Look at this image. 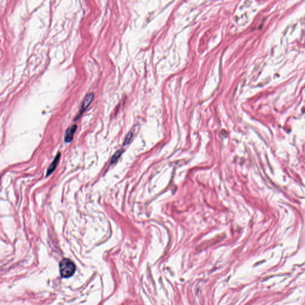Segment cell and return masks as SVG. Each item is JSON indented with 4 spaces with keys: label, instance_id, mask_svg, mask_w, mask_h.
<instances>
[{
    "label": "cell",
    "instance_id": "obj_1",
    "mask_svg": "<svg viewBox=\"0 0 305 305\" xmlns=\"http://www.w3.org/2000/svg\"><path fill=\"white\" fill-rule=\"evenodd\" d=\"M76 271L74 263L69 259L65 258L59 263V271L61 277L68 278L74 275Z\"/></svg>",
    "mask_w": 305,
    "mask_h": 305
},
{
    "label": "cell",
    "instance_id": "obj_2",
    "mask_svg": "<svg viewBox=\"0 0 305 305\" xmlns=\"http://www.w3.org/2000/svg\"><path fill=\"white\" fill-rule=\"evenodd\" d=\"M94 95L92 92L88 94L85 97L84 99L83 100V102L81 103V106L79 109V113L77 115V117L75 118V120H77V119H78L82 115L83 113L88 108V107L90 106L92 100L94 99Z\"/></svg>",
    "mask_w": 305,
    "mask_h": 305
},
{
    "label": "cell",
    "instance_id": "obj_3",
    "mask_svg": "<svg viewBox=\"0 0 305 305\" xmlns=\"http://www.w3.org/2000/svg\"><path fill=\"white\" fill-rule=\"evenodd\" d=\"M77 125H73L70 126L67 130H66L65 135V141L66 142H70L74 138V133L77 130Z\"/></svg>",
    "mask_w": 305,
    "mask_h": 305
},
{
    "label": "cell",
    "instance_id": "obj_4",
    "mask_svg": "<svg viewBox=\"0 0 305 305\" xmlns=\"http://www.w3.org/2000/svg\"><path fill=\"white\" fill-rule=\"evenodd\" d=\"M60 153H58L57 155V156L56 157V158L54 159V160L53 162V163L50 165L49 167L48 168L47 172V176H49L50 174L54 171V169H56V167L57 166L58 162V161L60 160Z\"/></svg>",
    "mask_w": 305,
    "mask_h": 305
},
{
    "label": "cell",
    "instance_id": "obj_5",
    "mask_svg": "<svg viewBox=\"0 0 305 305\" xmlns=\"http://www.w3.org/2000/svg\"><path fill=\"white\" fill-rule=\"evenodd\" d=\"M122 153V151H121V150L117 151L116 153L115 154V155L112 156V157L111 163H113L116 162L118 160V159L121 156Z\"/></svg>",
    "mask_w": 305,
    "mask_h": 305
},
{
    "label": "cell",
    "instance_id": "obj_6",
    "mask_svg": "<svg viewBox=\"0 0 305 305\" xmlns=\"http://www.w3.org/2000/svg\"><path fill=\"white\" fill-rule=\"evenodd\" d=\"M132 137H133V133H132V132L128 133V134L126 135L125 141H124V145L129 144L130 142V141L132 140Z\"/></svg>",
    "mask_w": 305,
    "mask_h": 305
}]
</instances>
